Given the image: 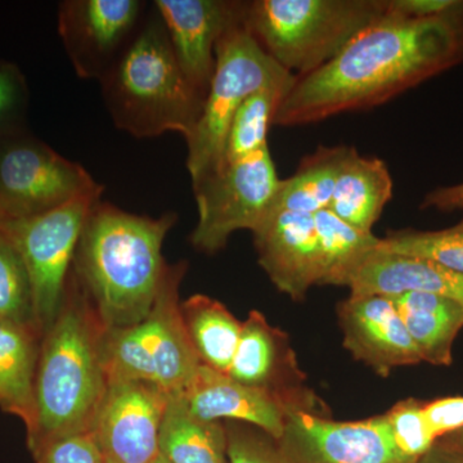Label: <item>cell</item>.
<instances>
[{
  "label": "cell",
  "instance_id": "cell-1",
  "mask_svg": "<svg viewBox=\"0 0 463 463\" xmlns=\"http://www.w3.org/2000/svg\"><path fill=\"white\" fill-rule=\"evenodd\" d=\"M463 63V0L431 16L392 7L339 56L298 76L273 125L300 127L389 102Z\"/></svg>",
  "mask_w": 463,
  "mask_h": 463
},
{
  "label": "cell",
  "instance_id": "cell-2",
  "mask_svg": "<svg viewBox=\"0 0 463 463\" xmlns=\"http://www.w3.org/2000/svg\"><path fill=\"white\" fill-rule=\"evenodd\" d=\"M175 213L136 215L99 200L85 221L72 272L106 330L142 321L156 300L167 263L163 257Z\"/></svg>",
  "mask_w": 463,
  "mask_h": 463
},
{
  "label": "cell",
  "instance_id": "cell-3",
  "mask_svg": "<svg viewBox=\"0 0 463 463\" xmlns=\"http://www.w3.org/2000/svg\"><path fill=\"white\" fill-rule=\"evenodd\" d=\"M105 327L75 273L56 321L43 335L27 448L35 455L56 439L90 432L109 385Z\"/></svg>",
  "mask_w": 463,
  "mask_h": 463
},
{
  "label": "cell",
  "instance_id": "cell-4",
  "mask_svg": "<svg viewBox=\"0 0 463 463\" xmlns=\"http://www.w3.org/2000/svg\"><path fill=\"white\" fill-rule=\"evenodd\" d=\"M99 83L115 127L139 139L167 132L187 139L205 105L206 97L182 71L156 9L146 14L133 41Z\"/></svg>",
  "mask_w": 463,
  "mask_h": 463
},
{
  "label": "cell",
  "instance_id": "cell-5",
  "mask_svg": "<svg viewBox=\"0 0 463 463\" xmlns=\"http://www.w3.org/2000/svg\"><path fill=\"white\" fill-rule=\"evenodd\" d=\"M389 0H251L242 23L279 66L312 74L385 16Z\"/></svg>",
  "mask_w": 463,
  "mask_h": 463
},
{
  "label": "cell",
  "instance_id": "cell-6",
  "mask_svg": "<svg viewBox=\"0 0 463 463\" xmlns=\"http://www.w3.org/2000/svg\"><path fill=\"white\" fill-rule=\"evenodd\" d=\"M187 261L167 264L151 312L142 321L103 332L102 358L109 380L152 383L167 392H181L199 370L181 315L179 286Z\"/></svg>",
  "mask_w": 463,
  "mask_h": 463
},
{
  "label": "cell",
  "instance_id": "cell-7",
  "mask_svg": "<svg viewBox=\"0 0 463 463\" xmlns=\"http://www.w3.org/2000/svg\"><path fill=\"white\" fill-rule=\"evenodd\" d=\"M215 72L207 90L199 123L185 139L192 182L225 166L228 129L250 94L297 75L279 66L252 38L242 18L222 35L215 47Z\"/></svg>",
  "mask_w": 463,
  "mask_h": 463
},
{
  "label": "cell",
  "instance_id": "cell-8",
  "mask_svg": "<svg viewBox=\"0 0 463 463\" xmlns=\"http://www.w3.org/2000/svg\"><path fill=\"white\" fill-rule=\"evenodd\" d=\"M100 196L85 194L44 214L8 221L3 227L29 274L33 315L42 335L50 330L62 307L85 221Z\"/></svg>",
  "mask_w": 463,
  "mask_h": 463
},
{
  "label": "cell",
  "instance_id": "cell-9",
  "mask_svg": "<svg viewBox=\"0 0 463 463\" xmlns=\"http://www.w3.org/2000/svg\"><path fill=\"white\" fill-rule=\"evenodd\" d=\"M279 181L269 146L192 182L199 223L191 243L203 254L225 248L234 232H254L272 209Z\"/></svg>",
  "mask_w": 463,
  "mask_h": 463
},
{
  "label": "cell",
  "instance_id": "cell-10",
  "mask_svg": "<svg viewBox=\"0 0 463 463\" xmlns=\"http://www.w3.org/2000/svg\"><path fill=\"white\" fill-rule=\"evenodd\" d=\"M102 184L26 130L0 138V209L8 221L51 212Z\"/></svg>",
  "mask_w": 463,
  "mask_h": 463
},
{
  "label": "cell",
  "instance_id": "cell-11",
  "mask_svg": "<svg viewBox=\"0 0 463 463\" xmlns=\"http://www.w3.org/2000/svg\"><path fill=\"white\" fill-rule=\"evenodd\" d=\"M279 441L292 463H416L399 449L388 420L335 421L312 411H292Z\"/></svg>",
  "mask_w": 463,
  "mask_h": 463
},
{
  "label": "cell",
  "instance_id": "cell-12",
  "mask_svg": "<svg viewBox=\"0 0 463 463\" xmlns=\"http://www.w3.org/2000/svg\"><path fill=\"white\" fill-rule=\"evenodd\" d=\"M141 0H65L58 33L79 78L102 80L133 41L146 17Z\"/></svg>",
  "mask_w": 463,
  "mask_h": 463
},
{
  "label": "cell",
  "instance_id": "cell-13",
  "mask_svg": "<svg viewBox=\"0 0 463 463\" xmlns=\"http://www.w3.org/2000/svg\"><path fill=\"white\" fill-rule=\"evenodd\" d=\"M172 392L133 380H109L90 434L108 463H152Z\"/></svg>",
  "mask_w": 463,
  "mask_h": 463
},
{
  "label": "cell",
  "instance_id": "cell-14",
  "mask_svg": "<svg viewBox=\"0 0 463 463\" xmlns=\"http://www.w3.org/2000/svg\"><path fill=\"white\" fill-rule=\"evenodd\" d=\"M228 374L239 383L267 390L295 410L325 412L321 401L303 385L306 374L298 368L288 335L273 327L258 310L250 313Z\"/></svg>",
  "mask_w": 463,
  "mask_h": 463
},
{
  "label": "cell",
  "instance_id": "cell-15",
  "mask_svg": "<svg viewBox=\"0 0 463 463\" xmlns=\"http://www.w3.org/2000/svg\"><path fill=\"white\" fill-rule=\"evenodd\" d=\"M174 54L190 83L206 97L215 72V47L242 18L243 2L155 0Z\"/></svg>",
  "mask_w": 463,
  "mask_h": 463
},
{
  "label": "cell",
  "instance_id": "cell-16",
  "mask_svg": "<svg viewBox=\"0 0 463 463\" xmlns=\"http://www.w3.org/2000/svg\"><path fill=\"white\" fill-rule=\"evenodd\" d=\"M254 233L258 260L270 281L300 301L321 279V252L315 215L269 212Z\"/></svg>",
  "mask_w": 463,
  "mask_h": 463
},
{
  "label": "cell",
  "instance_id": "cell-17",
  "mask_svg": "<svg viewBox=\"0 0 463 463\" xmlns=\"http://www.w3.org/2000/svg\"><path fill=\"white\" fill-rule=\"evenodd\" d=\"M337 316L347 352L379 376L422 362L392 298L350 295Z\"/></svg>",
  "mask_w": 463,
  "mask_h": 463
},
{
  "label": "cell",
  "instance_id": "cell-18",
  "mask_svg": "<svg viewBox=\"0 0 463 463\" xmlns=\"http://www.w3.org/2000/svg\"><path fill=\"white\" fill-rule=\"evenodd\" d=\"M179 394L188 411L203 421L246 423L274 440L281 439L288 413L297 411L267 390L245 385L203 364Z\"/></svg>",
  "mask_w": 463,
  "mask_h": 463
},
{
  "label": "cell",
  "instance_id": "cell-19",
  "mask_svg": "<svg viewBox=\"0 0 463 463\" xmlns=\"http://www.w3.org/2000/svg\"><path fill=\"white\" fill-rule=\"evenodd\" d=\"M379 246V245H377ZM350 295L398 298L419 292L453 298L463 304V276L432 261L374 249L345 282Z\"/></svg>",
  "mask_w": 463,
  "mask_h": 463
},
{
  "label": "cell",
  "instance_id": "cell-20",
  "mask_svg": "<svg viewBox=\"0 0 463 463\" xmlns=\"http://www.w3.org/2000/svg\"><path fill=\"white\" fill-rule=\"evenodd\" d=\"M392 199V179L386 164L364 157L349 147L328 210L347 224L373 233L383 209Z\"/></svg>",
  "mask_w": 463,
  "mask_h": 463
},
{
  "label": "cell",
  "instance_id": "cell-21",
  "mask_svg": "<svg viewBox=\"0 0 463 463\" xmlns=\"http://www.w3.org/2000/svg\"><path fill=\"white\" fill-rule=\"evenodd\" d=\"M422 362L448 365L453 362V344L463 328V304L435 294L401 295L392 298Z\"/></svg>",
  "mask_w": 463,
  "mask_h": 463
},
{
  "label": "cell",
  "instance_id": "cell-22",
  "mask_svg": "<svg viewBox=\"0 0 463 463\" xmlns=\"http://www.w3.org/2000/svg\"><path fill=\"white\" fill-rule=\"evenodd\" d=\"M42 339L35 328L0 321V408L20 417L26 429L33 422Z\"/></svg>",
  "mask_w": 463,
  "mask_h": 463
},
{
  "label": "cell",
  "instance_id": "cell-23",
  "mask_svg": "<svg viewBox=\"0 0 463 463\" xmlns=\"http://www.w3.org/2000/svg\"><path fill=\"white\" fill-rule=\"evenodd\" d=\"M160 455L170 463H227L223 422L197 419L179 392H172L158 439Z\"/></svg>",
  "mask_w": 463,
  "mask_h": 463
},
{
  "label": "cell",
  "instance_id": "cell-24",
  "mask_svg": "<svg viewBox=\"0 0 463 463\" xmlns=\"http://www.w3.org/2000/svg\"><path fill=\"white\" fill-rule=\"evenodd\" d=\"M181 315L201 364L228 373L239 345L242 322L221 301L194 295L181 303Z\"/></svg>",
  "mask_w": 463,
  "mask_h": 463
},
{
  "label": "cell",
  "instance_id": "cell-25",
  "mask_svg": "<svg viewBox=\"0 0 463 463\" xmlns=\"http://www.w3.org/2000/svg\"><path fill=\"white\" fill-rule=\"evenodd\" d=\"M349 147L321 146L298 164L297 172L279 181L269 212L303 213L315 215L328 209L337 175Z\"/></svg>",
  "mask_w": 463,
  "mask_h": 463
},
{
  "label": "cell",
  "instance_id": "cell-26",
  "mask_svg": "<svg viewBox=\"0 0 463 463\" xmlns=\"http://www.w3.org/2000/svg\"><path fill=\"white\" fill-rule=\"evenodd\" d=\"M315 223L321 252L319 286H345L349 274L377 248L380 239L356 230L328 209L316 213Z\"/></svg>",
  "mask_w": 463,
  "mask_h": 463
},
{
  "label": "cell",
  "instance_id": "cell-27",
  "mask_svg": "<svg viewBox=\"0 0 463 463\" xmlns=\"http://www.w3.org/2000/svg\"><path fill=\"white\" fill-rule=\"evenodd\" d=\"M297 78L261 88L250 94L237 109L225 139L224 161L237 163L268 146V133L279 106L294 87Z\"/></svg>",
  "mask_w": 463,
  "mask_h": 463
},
{
  "label": "cell",
  "instance_id": "cell-28",
  "mask_svg": "<svg viewBox=\"0 0 463 463\" xmlns=\"http://www.w3.org/2000/svg\"><path fill=\"white\" fill-rule=\"evenodd\" d=\"M377 249L432 261L463 276V219L447 230L390 232L380 239Z\"/></svg>",
  "mask_w": 463,
  "mask_h": 463
},
{
  "label": "cell",
  "instance_id": "cell-29",
  "mask_svg": "<svg viewBox=\"0 0 463 463\" xmlns=\"http://www.w3.org/2000/svg\"><path fill=\"white\" fill-rule=\"evenodd\" d=\"M0 321L17 323L39 331L33 315L29 274L20 252L5 230H0Z\"/></svg>",
  "mask_w": 463,
  "mask_h": 463
},
{
  "label": "cell",
  "instance_id": "cell-30",
  "mask_svg": "<svg viewBox=\"0 0 463 463\" xmlns=\"http://www.w3.org/2000/svg\"><path fill=\"white\" fill-rule=\"evenodd\" d=\"M423 404L425 402L414 398L405 399L385 413L399 449L414 461L426 455L438 440L426 419Z\"/></svg>",
  "mask_w": 463,
  "mask_h": 463
},
{
  "label": "cell",
  "instance_id": "cell-31",
  "mask_svg": "<svg viewBox=\"0 0 463 463\" xmlns=\"http://www.w3.org/2000/svg\"><path fill=\"white\" fill-rule=\"evenodd\" d=\"M227 463H292L279 441L246 423L224 422Z\"/></svg>",
  "mask_w": 463,
  "mask_h": 463
},
{
  "label": "cell",
  "instance_id": "cell-32",
  "mask_svg": "<svg viewBox=\"0 0 463 463\" xmlns=\"http://www.w3.org/2000/svg\"><path fill=\"white\" fill-rule=\"evenodd\" d=\"M29 99V87L20 67L0 60V138L26 130Z\"/></svg>",
  "mask_w": 463,
  "mask_h": 463
},
{
  "label": "cell",
  "instance_id": "cell-33",
  "mask_svg": "<svg viewBox=\"0 0 463 463\" xmlns=\"http://www.w3.org/2000/svg\"><path fill=\"white\" fill-rule=\"evenodd\" d=\"M33 457L35 463H108L90 432L56 439Z\"/></svg>",
  "mask_w": 463,
  "mask_h": 463
},
{
  "label": "cell",
  "instance_id": "cell-34",
  "mask_svg": "<svg viewBox=\"0 0 463 463\" xmlns=\"http://www.w3.org/2000/svg\"><path fill=\"white\" fill-rule=\"evenodd\" d=\"M423 411L437 439L463 429V397H446L425 402Z\"/></svg>",
  "mask_w": 463,
  "mask_h": 463
},
{
  "label": "cell",
  "instance_id": "cell-35",
  "mask_svg": "<svg viewBox=\"0 0 463 463\" xmlns=\"http://www.w3.org/2000/svg\"><path fill=\"white\" fill-rule=\"evenodd\" d=\"M421 209H435L439 212L450 213L463 210V182L448 187H439L429 192L423 197Z\"/></svg>",
  "mask_w": 463,
  "mask_h": 463
},
{
  "label": "cell",
  "instance_id": "cell-36",
  "mask_svg": "<svg viewBox=\"0 0 463 463\" xmlns=\"http://www.w3.org/2000/svg\"><path fill=\"white\" fill-rule=\"evenodd\" d=\"M416 463H463V449L438 439L431 449Z\"/></svg>",
  "mask_w": 463,
  "mask_h": 463
},
{
  "label": "cell",
  "instance_id": "cell-37",
  "mask_svg": "<svg viewBox=\"0 0 463 463\" xmlns=\"http://www.w3.org/2000/svg\"><path fill=\"white\" fill-rule=\"evenodd\" d=\"M440 439H443L447 443L453 444V446L462 448L463 449V429Z\"/></svg>",
  "mask_w": 463,
  "mask_h": 463
},
{
  "label": "cell",
  "instance_id": "cell-38",
  "mask_svg": "<svg viewBox=\"0 0 463 463\" xmlns=\"http://www.w3.org/2000/svg\"><path fill=\"white\" fill-rule=\"evenodd\" d=\"M7 216H5V213H3L2 209H0V230H3V227H5V224L7 223Z\"/></svg>",
  "mask_w": 463,
  "mask_h": 463
},
{
  "label": "cell",
  "instance_id": "cell-39",
  "mask_svg": "<svg viewBox=\"0 0 463 463\" xmlns=\"http://www.w3.org/2000/svg\"><path fill=\"white\" fill-rule=\"evenodd\" d=\"M152 463H170V462H169V461H167V459H166V458H164V457H163V456L158 455V456L156 457V458H155V461H154V462H152Z\"/></svg>",
  "mask_w": 463,
  "mask_h": 463
}]
</instances>
